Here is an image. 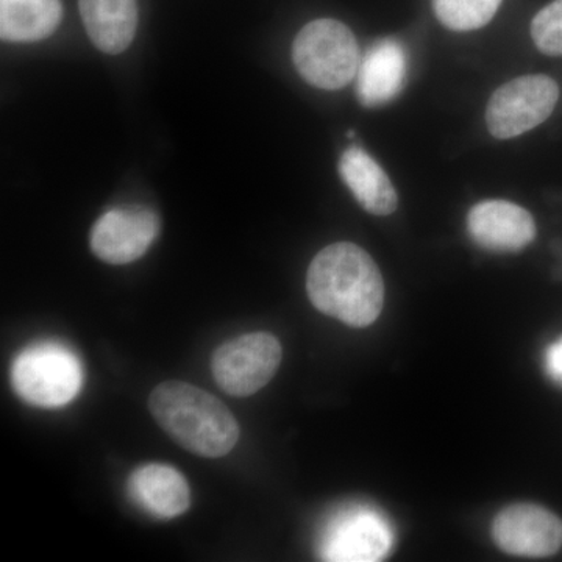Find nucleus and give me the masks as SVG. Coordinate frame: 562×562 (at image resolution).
Wrapping results in <instances>:
<instances>
[{
    "instance_id": "obj_1",
    "label": "nucleus",
    "mask_w": 562,
    "mask_h": 562,
    "mask_svg": "<svg viewBox=\"0 0 562 562\" xmlns=\"http://www.w3.org/2000/svg\"><path fill=\"white\" fill-rule=\"evenodd\" d=\"M306 291L316 310L349 327H369L383 312L382 272L357 244L336 243L321 250L310 265Z\"/></svg>"
},
{
    "instance_id": "obj_2",
    "label": "nucleus",
    "mask_w": 562,
    "mask_h": 562,
    "mask_svg": "<svg viewBox=\"0 0 562 562\" xmlns=\"http://www.w3.org/2000/svg\"><path fill=\"white\" fill-rule=\"evenodd\" d=\"M149 409L155 422L188 452L221 458L235 449L239 425L231 409L201 387L165 382L151 391Z\"/></svg>"
},
{
    "instance_id": "obj_3",
    "label": "nucleus",
    "mask_w": 562,
    "mask_h": 562,
    "mask_svg": "<svg viewBox=\"0 0 562 562\" xmlns=\"http://www.w3.org/2000/svg\"><path fill=\"white\" fill-rule=\"evenodd\" d=\"M292 60L302 79L321 90L335 91L349 85L360 69L357 38L347 25L316 20L295 36Z\"/></svg>"
},
{
    "instance_id": "obj_4",
    "label": "nucleus",
    "mask_w": 562,
    "mask_h": 562,
    "mask_svg": "<svg viewBox=\"0 0 562 562\" xmlns=\"http://www.w3.org/2000/svg\"><path fill=\"white\" fill-rule=\"evenodd\" d=\"M11 383L22 401L41 408H60L79 394L83 369L68 347L36 344L18 355L11 368Z\"/></svg>"
},
{
    "instance_id": "obj_5",
    "label": "nucleus",
    "mask_w": 562,
    "mask_h": 562,
    "mask_svg": "<svg viewBox=\"0 0 562 562\" xmlns=\"http://www.w3.org/2000/svg\"><path fill=\"white\" fill-rule=\"evenodd\" d=\"M560 101V87L549 76H525L492 94L486 124L497 139H512L549 120Z\"/></svg>"
},
{
    "instance_id": "obj_6",
    "label": "nucleus",
    "mask_w": 562,
    "mask_h": 562,
    "mask_svg": "<svg viewBox=\"0 0 562 562\" xmlns=\"http://www.w3.org/2000/svg\"><path fill=\"white\" fill-rule=\"evenodd\" d=\"M281 357L283 350L276 336L249 333L214 351L211 371L222 391L235 397H249L271 382Z\"/></svg>"
},
{
    "instance_id": "obj_7",
    "label": "nucleus",
    "mask_w": 562,
    "mask_h": 562,
    "mask_svg": "<svg viewBox=\"0 0 562 562\" xmlns=\"http://www.w3.org/2000/svg\"><path fill=\"white\" fill-rule=\"evenodd\" d=\"M394 546V531L386 517L368 506L344 509L333 517L321 539L325 561H382Z\"/></svg>"
},
{
    "instance_id": "obj_8",
    "label": "nucleus",
    "mask_w": 562,
    "mask_h": 562,
    "mask_svg": "<svg viewBox=\"0 0 562 562\" xmlns=\"http://www.w3.org/2000/svg\"><path fill=\"white\" fill-rule=\"evenodd\" d=\"M492 538L514 557H552L562 547V520L542 506L520 503L497 514Z\"/></svg>"
},
{
    "instance_id": "obj_9",
    "label": "nucleus",
    "mask_w": 562,
    "mask_h": 562,
    "mask_svg": "<svg viewBox=\"0 0 562 562\" xmlns=\"http://www.w3.org/2000/svg\"><path fill=\"white\" fill-rule=\"evenodd\" d=\"M160 232V221L151 210H110L95 222L91 232V249L109 265H128L143 257Z\"/></svg>"
},
{
    "instance_id": "obj_10",
    "label": "nucleus",
    "mask_w": 562,
    "mask_h": 562,
    "mask_svg": "<svg viewBox=\"0 0 562 562\" xmlns=\"http://www.w3.org/2000/svg\"><path fill=\"white\" fill-rule=\"evenodd\" d=\"M468 228L473 241L491 251H519L536 238L531 214L506 201L476 203L469 211Z\"/></svg>"
},
{
    "instance_id": "obj_11",
    "label": "nucleus",
    "mask_w": 562,
    "mask_h": 562,
    "mask_svg": "<svg viewBox=\"0 0 562 562\" xmlns=\"http://www.w3.org/2000/svg\"><path fill=\"white\" fill-rule=\"evenodd\" d=\"M408 76V54L398 40L384 38L366 52L357 74V95L369 109L397 98Z\"/></svg>"
},
{
    "instance_id": "obj_12",
    "label": "nucleus",
    "mask_w": 562,
    "mask_h": 562,
    "mask_svg": "<svg viewBox=\"0 0 562 562\" xmlns=\"http://www.w3.org/2000/svg\"><path fill=\"white\" fill-rule=\"evenodd\" d=\"M339 173L351 194L369 213L387 216L397 210V191L392 187L390 177L360 146L353 144L344 151L339 160Z\"/></svg>"
},
{
    "instance_id": "obj_13",
    "label": "nucleus",
    "mask_w": 562,
    "mask_h": 562,
    "mask_svg": "<svg viewBox=\"0 0 562 562\" xmlns=\"http://www.w3.org/2000/svg\"><path fill=\"white\" fill-rule=\"evenodd\" d=\"M88 36L99 50L121 54L131 46L138 27L136 0H80Z\"/></svg>"
},
{
    "instance_id": "obj_14",
    "label": "nucleus",
    "mask_w": 562,
    "mask_h": 562,
    "mask_svg": "<svg viewBox=\"0 0 562 562\" xmlns=\"http://www.w3.org/2000/svg\"><path fill=\"white\" fill-rule=\"evenodd\" d=\"M128 486L132 497L161 519H172L190 508V486L184 476L171 465H143L132 473Z\"/></svg>"
},
{
    "instance_id": "obj_15",
    "label": "nucleus",
    "mask_w": 562,
    "mask_h": 562,
    "mask_svg": "<svg viewBox=\"0 0 562 562\" xmlns=\"http://www.w3.org/2000/svg\"><path fill=\"white\" fill-rule=\"evenodd\" d=\"M61 18V0H0V35L11 43L49 38Z\"/></svg>"
},
{
    "instance_id": "obj_16",
    "label": "nucleus",
    "mask_w": 562,
    "mask_h": 562,
    "mask_svg": "<svg viewBox=\"0 0 562 562\" xmlns=\"http://www.w3.org/2000/svg\"><path fill=\"white\" fill-rule=\"evenodd\" d=\"M502 0H432L436 18L454 32L482 29L495 16Z\"/></svg>"
},
{
    "instance_id": "obj_17",
    "label": "nucleus",
    "mask_w": 562,
    "mask_h": 562,
    "mask_svg": "<svg viewBox=\"0 0 562 562\" xmlns=\"http://www.w3.org/2000/svg\"><path fill=\"white\" fill-rule=\"evenodd\" d=\"M531 36L542 54L562 57V0H553L536 14Z\"/></svg>"
},
{
    "instance_id": "obj_18",
    "label": "nucleus",
    "mask_w": 562,
    "mask_h": 562,
    "mask_svg": "<svg viewBox=\"0 0 562 562\" xmlns=\"http://www.w3.org/2000/svg\"><path fill=\"white\" fill-rule=\"evenodd\" d=\"M543 368H546L547 375H549L554 383L562 386V338L554 341L552 346L546 350Z\"/></svg>"
}]
</instances>
